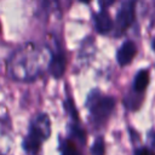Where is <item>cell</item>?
I'll return each instance as SVG.
<instances>
[{
	"mask_svg": "<svg viewBox=\"0 0 155 155\" xmlns=\"http://www.w3.org/2000/svg\"><path fill=\"white\" fill-rule=\"evenodd\" d=\"M115 107V101L111 97H104L97 101L92 107V115L96 121L105 120Z\"/></svg>",
	"mask_w": 155,
	"mask_h": 155,
	"instance_id": "1",
	"label": "cell"
},
{
	"mask_svg": "<svg viewBox=\"0 0 155 155\" xmlns=\"http://www.w3.org/2000/svg\"><path fill=\"white\" fill-rule=\"evenodd\" d=\"M94 25L98 33L107 34L113 28V21L107 11H101L94 16Z\"/></svg>",
	"mask_w": 155,
	"mask_h": 155,
	"instance_id": "4",
	"label": "cell"
},
{
	"mask_svg": "<svg viewBox=\"0 0 155 155\" xmlns=\"http://www.w3.org/2000/svg\"><path fill=\"white\" fill-rule=\"evenodd\" d=\"M105 148H104V139L102 137L96 138L92 148H91V154L92 155H104Z\"/></svg>",
	"mask_w": 155,
	"mask_h": 155,
	"instance_id": "9",
	"label": "cell"
},
{
	"mask_svg": "<svg viewBox=\"0 0 155 155\" xmlns=\"http://www.w3.org/2000/svg\"><path fill=\"white\" fill-rule=\"evenodd\" d=\"M148 142L151 147L155 148V131H150L148 134Z\"/></svg>",
	"mask_w": 155,
	"mask_h": 155,
	"instance_id": "11",
	"label": "cell"
},
{
	"mask_svg": "<svg viewBox=\"0 0 155 155\" xmlns=\"http://www.w3.org/2000/svg\"><path fill=\"white\" fill-rule=\"evenodd\" d=\"M134 155H155L151 150H149V149H147V148H142V149H138L136 153H134Z\"/></svg>",
	"mask_w": 155,
	"mask_h": 155,
	"instance_id": "10",
	"label": "cell"
},
{
	"mask_svg": "<svg viewBox=\"0 0 155 155\" xmlns=\"http://www.w3.org/2000/svg\"><path fill=\"white\" fill-rule=\"evenodd\" d=\"M80 1H82V2H88L90 0H80Z\"/></svg>",
	"mask_w": 155,
	"mask_h": 155,
	"instance_id": "13",
	"label": "cell"
},
{
	"mask_svg": "<svg viewBox=\"0 0 155 155\" xmlns=\"http://www.w3.org/2000/svg\"><path fill=\"white\" fill-rule=\"evenodd\" d=\"M30 130H33L38 134H40L42 137V139H46L48 137V134H50V131H51V128H50V120H48L47 115L46 114L39 115L34 120L33 126H31Z\"/></svg>",
	"mask_w": 155,
	"mask_h": 155,
	"instance_id": "6",
	"label": "cell"
},
{
	"mask_svg": "<svg viewBox=\"0 0 155 155\" xmlns=\"http://www.w3.org/2000/svg\"><path fill=\"white\" fill-rule=\"evenodd\" d=\"M114 1H115V0H99V4H101L102 7H108V6L113 5Z\"/></svg>",
	"mask_w": 155,
	"mask_h": 155,
	"instance_id": "12",
	"label": "cell"
},
{
	"mask_svg": "<svg viewBox=\"0 0 155 155\" xmlns=\"http://www.w3.org/2000/svg\"><path fill=\"white\" fill-rule=\"evenodd\" d=\"M137 47L133 41H126L117 51V62L120 65H127L136 56Z\"/></svg>",
	"mask_w": 155,
	"mask_h": 155,
	"instance_id": "3",
	"label": "cell"
},
{
	"mask_svg": "<svg viewBox=\"0 0 155 155\" xmlns=\"http://www.w3.org/2000/svg\"><path fill=\"white\" fill-rule=\"evenodd\" d=\"M62 155H82L71 140H65L62 148Z\"/></svg>",
	"mask_w": 155,
	"mask_h": 155,
	"instance_id": "8",
	"label": "cell"
},
{
	"mask_svg": "<svg viewBox=\"0 0 155 155\" xmlns=\"http://www.w3.org/2000/svg\"><path fill=\"white\" fill-rule=\"evenodd\" d=\"M148 84H149V73H148V70H140L134 78L133 90L136 92H142L147 88Z\"/></svg>",
	"mask_w": 155,
	"mask_h": 155,
	"instance_id": "7",
	"label": "cell"
},
{
	"mask_svg": "<svg viewBox=\"0 0 155 155\" xmlns=\"http://www.w3.org/2000/svg\"><path fill=\"white\" fill-rule=\"evenodd\" d=\"M134 19V2H126L116 16V28L119 31H125Z\"/></svg>",
	"mask_w": 155,
	"mask_h": 155,
	"instance_id": "2",
	"label": "cell"
},
{
	"mask_svg": "<svg viewBox=\"0 0 155 155\" xmlns=\"http://www.w3.org/2000/svg\"><path fill=\"white\" fill-rule=\"evenodd\" d=\"M64 71H65V58H64L63 53L58 52L51 59L50 73H51V75H53V78L59 79V78H62Z\"/></svg>",
	"mask_w": 155,
	"mask_h": 155,
	"instance_id": "5",
	"label": "cell"
},
{
	"mask_svg": "<svg viewBox=\"0 0 155 155\" xmlns=\"http://www.w3.org/2000/svg\"><path fill=\"white\" fill-rule=\"evenodd\" d=\"M153 46H154V48H155V41H154V44H153Z\"/></svg>",
	"mask_w": 155,
	"mask_h": 155,
	"instance_id": "14",
	"label": "cell"
}]
</instances>
